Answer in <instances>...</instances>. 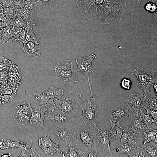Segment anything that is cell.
<instances>
[{"mask_svg":"<svg viewBox=\"0 0 157 157\" xmlns=\"http://www.w3.org/2000/svg\"><path fill=\"white\" fill-rule=\"evenodd\" d=\"M153 15L155 19L157 21V11L153 13Z\"/></svg>","mask_w":157,"mask_h":157,"instance_id":"cell-55","label":"cell"},{"mask_svg":"<svg viewBox=\"0 0 157 157\" xmlns=\"http://www.w3.org/2000/svg\"><path fill=\"white\" fill-rule=\"evenodd\" d=\"M18 142L20 144V147L24 148L29 154L30 157H43L38 152L33 144L24 142L20 141Z\"/></svg>","mask_w":157,"mask_h":157,"instance_id":"cell-26","label":"cell"},{"mask_svg":"<svg viewBox=\"0 0 157 157\" xmlns=\"http://www.w3.org/2000/svg\"><path fill=\"white\" fill-rule=\"evenodd\" d=\"M55 134L58 139L63 149L71 146H75L77 137L76 124L74 126L61 127H55L48 130Z\"/></svg>","mask_w":157,"mask_h":157,"instance_id":"cell-5","label":"cell"},{"mask_svg":"<svg viewBox=\"0 0 157 157\" xmlns=\"http://www.w3.org/2000/svg\"><path fill=\"white\" fill-rule=\"evenodd\" d=\"M9 149L5 144L3 139L0 140V150Z\"/></svg>","mask_w":157,"mask_h":157,"instance_id":"cell-49","label":"cell"},{"mask_svg":"<svg viewBox=\"0 0 157 157\" xmlns=\"http://www.w3.org/2000/svg\"><path fill=\"white\" fill-rule=\"evenodd\" d=\"M144 97L143 92L137 93H134L130 94L125 100L129 109L133 113L135 117L139 118L138 113L141 108V104Z\"/></svg>","mask_w":157,"mask_h":157,"instance_id":"cell-10","label":"cell"},{"mask_svg":"<svg viewBox=\"0 0 157 157\" xmlns=\"http://www.w3.org/2000/svg\"><path fill=\"white\" fill-rule=\"evenodd\" d=\"M78 12L88 20L99 24H108L120 21L127 0H75Z\"/></svg>","mask_w":157,"mask_h":157,"instance_id":"cell-1","label":"cell"},{"mask_svg":"<svg viewBox=\"0 0 157 157\" xmlns=\"http://www.w3.org/2000/svg\"><path fill=\"white\" fill-rule=\"evenodd\" d=\"M42 47L39 40L28 42L23 45V49L27 56L38 57L41 55Z\"/></svg>","mask_w":157,"mask_h":157,"instance_id":"cell-15","label":"cell"},{"mask_svg":"<svg viewBox=\"0 0 157 157\" xmlns=\"http://www.w3.org/2000/svg\"><path fill=\"white\" fill-rule=\"evenodd\" d=\"M48 109L41 105L33 109L29 124L40 126L43 128L45 131L46 129L44 125V122L46 116L45 113Z\"/></svg>","mask_w":157,"mask_h":157,"instance_id":"cell-11","label":"cell"},{"mask_svg":"<svg viewBox=\"0 0 157 157\" xmlns=\"http://www.w3.org/2000/svg\"><path fill=\"white\" fill-rule=\"evenodd\" d=\"M109 121L111 127L110 135V142L115 140H120L122 131L120 122Z\"/></svg>","mask_w":157,"mask_h":157,"instance_id":"cell-19","label":"cell"},{"mask_svg":"<svg viewBox=\"0 0 157 157\" xmlns=\"http://www.w3.org/2000/svg\"><path fill=\"white\" fill-rule=\"evenodd\" d=\"M129 157H145L143 150L140 145H135Z\"/></svg>","mask_w":157,"mask_h":157,"instance_id":"cell-35","label":"cell"},{"mask_svg":"<svg viewBox=\"0 0 157 157\" xmlns=\"http://www.w3.org/2000/svg\"><path fill=\"white\" fill-rule=\"evenodd\" d=\"M130 115L129 109L126 110L124 106H121L111 108L107 118L109 121L120 122Z\"/></svg>","mask_w":157,"mask_h":157,"instance_id":"cell-14","label":"cell"},{"mask_svg":"<svg viewBox=\"0 0 157 157\" xmlns=\"http://www.w3.org/2000/svg\"><path fill=\"white\" fill-rule=\"evenodd\" d=\"M128 117L131 122V126L130 128L134 133H138L141 131H143L146 130H150L149 128L141 121L139 117H133L130 115Z\"/></svg>","mask_w":157,"mask_h":157,"instance_id":"cell-18","label":"cell"},{"mask_svg":"<svg viewBox=\"0 0 157 157\" xmlns=\"http://www.w3.org/2000/svg\"><path fill=\"white\" fill-rule=\"evenodd\" d=\"M0 21L6 25L7 26H13V19L8 17L3 12L0 13Z\"/></svg>","mask_w":157,"mask_h":157,"instance_id":"cell-40","label":"cell"},{"mask_svg":"<svg viewBox=\"0 0 157 157\" xmlns=\"http://www.w3.org/2000/svg\"><path fill=\"white\" fill-rule=\"evenodd\" d=\"M34 98L39 102L41 106L49 108L55 105L53 100L50 98L44 92L36 95Z\"/></svg>","mask_w":157,"mask_h":157,"instance_id":"cell-23","label":"cell"},{"mask_svg":"<svg viewBox=\"0 0 157 157\" xmlns=\"http://www.w3.org/2000/svg\"><path fill=\"white\" fill-rule=\"evenodd\" d=\"M21 152L18 157H30L29 154L23 148H21Z\"/></svg>","mask_w":157,"mask_h":157,"instance_id":"cell-48","label":"cell"},{"mask_svg":"<svg viewBox=\"0 0 157 157\" xmlns=\"http://www.w3.org/2000/svg\"><path fill=\"white\" fill-rule=\"evenodd\" d=\"M3 8L0 5V13L3 12Z\"/></svg>","mask_w":157,"mask_h":157,"instance_id":"cell-57","label":"cell"},{"mask_svg":"<svg viewBox=\"0 0 157 157\" xmlns=\"http://www.w3.org/2000/svg\"><path fill=\"white\" fill-rule=\"evenodd\" d=\"M141 106L142 108L146 110L147 113L157 110V93L154 91H149L144 96Z\"/></svg>","mask_w":157,"mask_h":157,"instance_id":"cell-16","label":"cell"},{"mask_svg":"<svg viewBox=\"0 0 157 157\" xmlns=\"http://www.w3.org/2000/svg\"><path fill=\"white\" fill-rule=\"evenodd\" d=\"M17 90L9 86L7 84L6 81L3 87L2 90V95H16Z\"/></svg>","mask_w":157,"mask_h":157,"instance_id":"cell-38","label":"cell"},{"mask_svg":"<svg viewBox=\"0 0 157 157\" xmlns=\"http://www.w3.org/2000/svg\"><path fill=\"white\" fill-rule=\"evenodd\" d=\"M8 73L0 71V82L7 81L8 78Z\"/></svg>","mask_w":157,"mask_h":157,"instance_id":"cell-46","label":"cell"},{"mask_svg":"<svg viewBox=\"0 0 157 157\" xmlns=\"http://www.w3.org/2000/svg\"><path fill=\"white\" fill-rule=\"evenodd\" d=\"M137 1H141L142 0H137ZM147 0V1L148 2H149V0ZM153 0H152V2H153Z\"/></svg>","mask_w":157,"mask_h":157,"instance_id":"cell-58","label":"cell"},{"mask_svg":"<svg viewBox=\"0 0 157 157\" xmlns=\"http://www.w3.org/2000/svg\"><path fill=\"white\" fill-rule=\"evenodd\" d=\"M44 92L50 98L53 100L55 103L62 98L64 90L63 88H56L52 86Z\"/></svg>","mask_w":157,"mask_h":157,"instance_id":"cell-24","label":"cell"},{"mask_svg":"<svg viewBox=\"0 0 157 157\" xmlns=\"http://www.w3.org/2000/svg\"><path fill=\"white\" fill-rule=\"evenodd\" d=\"M3 104H4L3 103L0 97V106H1Z\"/></svg>","mask_w":157,"mask_h":157,"instance_id":"cell-56","label":"cell"},{"mask_svg":"<svg viewBox=\"0 0 157 157\" xmlns=\"http://www.w3.org/2000/svg\"><path fill=\"white\" fill-rule=\"evenodd\" d=\"M19 2V5L20 8H23L24 3L26 1L29 0H16Z\"/></svg>","mask_w":157,"mask_h":157,"instance_id":"cell-50","label":"cell"},{"mask_svg":"<svg viewBox=\"0 0 157 157\" xmlns=\"http://www.w3.org/2000/svg\"><path fill=\"white\" fill-rule=\"evenodd\" d=\"M8 26L2 28L0 31V42L3 45H6L15 41L13 36L12 27Z\"/></svg>","mask_w":157,"mask_h":157,"instance_id":"cell-17","label":"cell"},{"mask_svg":"<svg viewBox=\"0 0 157 157\" xmlns=\"http://www.w3.org/2000/svg\"><path fill=\"white\" fill-rule=\"evenodd\" d=\"M53 69L55 75L64 81L63 86L66 82L74 83L77 82L76 72L71 60H65L58 63L54 66Z\"/></svg>","mask_w":157,"mask_h":157,"instance_id":"cell-6","label":"cell"},{"mask_svg":"<svg viewBox=\"0 0 157 157\" xmlns=\"http://www.w3.org/2000/svg\"><path fill=\"white\" fill-rule=\"evenodd\" d=\"M144 109L141 108L140 110V115L139 117L141 121L146 125L150 130L154 129L151 127L152 123L156 122L154 119L150 115L145 114L144 112Z\"/></svg>","mask_w":157,"mask_h":157,"instance_id":"cell-29","label":"cell"},{"mask_svg":"<svg viewBox=\"0 0 157 157\" xmlns=\"http://www.w3.org/2000/svg\"><path fill=\"white\" fill-rule=\"evenodd\" d=\"M4 142L9 149H14L20 147V145L18 142H15L10 140L6 139Z\"/></svg>","mask_w":157,"mask_h":157,"instance_id":"cell-44","label":"cell"},{"mask_svg":"<svg viewBox=\"0 0 157 157\" xmlns=\"http://www.w3.org/2000/svg\"><path fill=\"white\" fill-rule=\"evenodd\" d=\"M77 130L76 147L85 152L88 157H97L99 143V129L96 124L80 126L76 124Z\"/></svg>","mask_w":157,"mask_h":157,"instance_id":"cell-2","label":"cell"},{"mask_svg":"<svg viewBox=\"0 0 157 157\" xmlns=\"http://www.w3.org/2000/svg\"><path fill=\"white\" fill-rule=\"evenodd\" d=\"M131 81L127 78H123L120 82V85L121 88L126 90H129L131 89Z\"/></svg>","mask_w":157,"mask_h":157,"instance_id":"cell-41","label":"cell"},{"mask_svg":"<svg viewBox=\"0 0 157 157\" xmlns=\"http://www.w3.org/2000/svg\"><path fill=\"white\" fill-rule=\"evenodd\" d=\"M128 133L127 142L130 143L133 147L135 145H140L139 143V138L137 133L133 132L130 128L128 129Z\"/></svg>","mask_w":157,"mask_h":157,"instance_id":"cell-31","label":"cell"},{"mask_svg":"<svg viewBox=\"0 0 157 157\" xmlns=\"http://www.w3.org/2000/svg\"><path fill=\"white\" fill-rule=\"evenodd\" d=\"M38 144L45 154L47 155L53 154L59 149L58 142L57 143H54L49 135L40 138L38 140Z\"/></svg>","mask_w":157,"mask_h":157,"instance_id":"cell-12","label":"cell"},{"mask_svg":"<svg viewBox=\"0 0 157 157\" xmlns=\"http://www.w3.org/2000/svg\"><path fill=\"white\" fill-rule=\"evenodd\" d=\"M6 26H7L6 24L0 21V31L2 28Z\"/></svg>","mask_w":157,"mask_h":157,"instance_id":"cell-53","label":"cell"},{"mask_svg":"<svg viewBox=\"0 0 157 157\" xmlns=\"http://www.w3.org/2000/svg\"><path fill=\"white\" fill-rule=\"evenodd\" d=\"M13 62L0 55V71L8 72L13 64Z\"/></svg>","mask_w":157,"mask_h":157,"instance_id":"cell-30","label":"cell"},{"mask_svg":"<svg viewBox=\"0 0 157 157\" xmlns=\"http://www.w3.org/2000/svg\"><path fill=\"white\" fill-rule=\"evenodd\" d=\"M133 149V147L129 142H126L124 143H119V147L115 150L116 152V156L123 154H126L129 156Z\"/></svg>","mask_w":157,"mask_h":157,"instance_id":"cell-27","label":"cell"},{"mask_svg":"<svg viewBox=\"0 0 157 157\" xmlns=\"http://www.w3.org/2000/svg\"><path fill=\"white\" fill-rule=\"evenodd\" d=\"M110 129L106 126H103L99 130V147L102 149V152H104L108 150L110 153V156L113 155L111 150V149L110 145Z\"/></svg>","mask_w":157,"mask_h":157,"instance_id":"cell-13","label":"cell"},{"mask_svg":"<svg viewBox=\"0 0 157 157\" xmlns=\"http://www.w3.org/2000/svg\"><path fill=\"white\" fill-rule=\"evenodd\" d=\"M46 113L47 115L45 119L55 127H64L68 123L74 121H71L68 116L57 107L52 109L48 108Z\"/></svg>","mask_w":157,"mask_h":157,"instance_id":"cell-9","label":"cell"},{"mask_svg":"<svg viewBox=\"0 0 157 157\" xmlns=\"http://www.w3.org/2000/svg\"><path fill=\"white\" fill-rule=\"evenodd\" d=\"M143 143L145 144L151 142L157 143V129L147 130L143 131Z\"/></svg>","mask_w":157,"mask_h":157,"instance_id":"cell-25","label":"cell"},{"mask_svg":"<svg viewBox=\"0 0 157 157\" xmlns=\"http://www.w3.org/2000/svg\"><path fill=\"white\" fill-rule=\"evenodd\" d=\"M80 107L82 115L80 124H96L99 112L96 106L92 103L90 98L86 97L81 100Z\"/></svg>","mask_w":157,"mask_h":157,"instance_id":"cell-7","label":"cell"},{"mask_svg":"<svg viewBox=\"0 0 157 157\" xmlns=\"http://www.w3.org/2000/svg\"><path fill=\"white\" fill-rule=\"evenodd\" d=\"M81 97V95L78 92L64 91L62 98L54 103L55 106L73 121L80 107Z\"/></svg>","mask_w":157,"mask_h":157,"instance_id":"cell-3","label":"cell"},{"mask_svg":"<svg viewBox=\"0 0 157 157\" xmlns=\"http://www.w3.org/2000/svg\"><path fill=\"white\" fill-rule=\"evenodd\" d=\"M17 16L21 17L29 24L32 25H36L33 18V13L24 8H18Z\"/></svg>","mask_w":157,"mask_h":157,"instance_id":"cell-21","label":"cell"},{"mask_svg":"<svg viewBox=\"0 0 157 157\" xmlns=\"http://www.w3.org/2000/svg\"><path fill=\"white\" fill-rule=\"evenodd\" d=\"M6 81L0 82V96L2 95V90L3 87Z\"/></svg>","mask_w":157,"mask_h":157,"instance_id":"cell-51","label":"cell"},{"mask_svg":"<svg viewBox=\"0 0 157 157\" xmlns=\"http://www.w3.org/2000/svg\"><path fill=\"white\" fill-rule=\"evenodd\" d=\"M154 88V91L155 93H157V82L154 83L153 85Z\"/></svg>","mask_w":157,"mask_h":157,"instance_id":"cell-54","label":"cell"},{"mask_svg":"<svg viewBox=\"0 0 157 157\" xmlns=\"http://www.w3.org/2000/svg\"><path fill=\"white\" fill-rule=\"evenodd\" d=\"M56 0H37L36 2L38 5H44L52 3Z\"/></svg>","mask_w":157,"mask_h":157,"instance_id":"cell-47","label":"cell"},{"mask_svg":"<svg viewBox=\"0 0 157 157\" xmlns=\"http://www.w3.org/2000/svg\"><path fill=\"white\" fill-rule=\"evenodd\" d=\"M60 153L64 157H84L87 155L74 146L69 147L62 150Z\"/></svg>","mask_w":157,"mask_h":157,"instance_id":"cell-20","label":"cell"},{"mask_svg":"<svg viewBox=\"0 0 157 157\" xmlns=\"http://www.w3.org/2000/svg\"><path fill=\"white\" fill-rule=\"evenodd\" d=\"M26 28V39L27 42L39 41L33 31L31 25L28 24Z\"/></svg>","mask_w":157,"mask_h":157,"instance_id":"cell-32","label":"cell"},{"mask_svg":"<svg viewBox=\"0 0 157 157\" xmlns=\"http://www.w3.org/2000/svg\"><path fill=\"white\" fill-rule=\"evenodd\" d=\"M145 157L157 156V143L155 142L149 145H144L142 148Z\"/></svg>","mask_w":157,"mask_h":157,"instance_id":"cell-28","label":"cell"},{"mask_svg":"<svg viewBox=\"0 0 157 157\" xmlns=\"http://www.w3.org/2000/svg\"><path fill=\"white\" fill-rule=\"evenodd\" d=\"M13 155L10 153L3 154H2L0 157H13Z\"/></svg>","mask_w":157,"mask_h":157,"instance_id":"cell-52","label":"cell"},{"mask_svg":"<svg viewBox=\"0 0 157 157\" xmlns=\"http://www.w3.org/2000/svg\"><path fill=\"white\" fill-rule=\"evenodd\" d=\"M38 6L35 0H29L24 3L23 8L33 13Z\"/></svg>","mask_w":157,"mask_h":157,"instance_id":"cell-36","label":"cell"},{"mask_svg":"<svg viewBox=\"0 0 157 157\" xmlns=\"http://www.w3.org/2000/svg\"><path fill=\"white\" fill-rule=\"evenodd\" d=\"M18 9L17 6L11 8H3V13L10 19H14L17 16Z\"/></svg>","mask_w":157,"mask_h":157,"instance_id":"cell-33","label":"cell"},{"mask_svg":"<svg viewBox=\"0 0 157 157\" xmlns=\"http://www.w3.org/2000/svg\"><path fill=\"white\" fill-rule=\"evenodd\" d=\"M15 96L16 95L2 94L0 97L3 103L4 104L12 101Z\"/></svg>","mask_w":157,"mask_h":157,"instance_id":"cell-45","label":"cell"},{"mask_svg":"<svg viewBox=\"0 0 157 157\" xmlns=\"http://www.w3.org/2000/svg\"><path fill=\"white\" fill-rule=\"evenodd\" d=\"M132 74L136 76V83L140 86V90L143 91L144 96L150 91L151 86L157 82V72L154 69L137 67Z\"/></svg>","mask_w":157,"mask_h":157,"instance_id":"cell-4","label":"cell"},{"mask_svg":"<svg viewBox=\"0 0 157 157\" xmlns=\"http://www.w3.org/2000/svg\"><path fill=\"white\" fill-rule=\"evenodd\" d=\"M26 28H22L20 33L16 41L22 44L23 45L25 44L27 42L26 39Z\"/></svg>","mask_w":157,"mask_h":157,"instance_id":"cell-43","label":"cell"},{"mask_svg":"<svg viewBox=\"0 0 157 157\" xmlns=\"http://www.w3.org/2000/svg\"><path fill=\"white\" fill-rule=\"evenodd\" d=\"M96 57L94 54H92L84 57L80 58L75 60L78 67L77 69L75 70L76 72H81L87 77L90 91V98L91 99H94L95 98L90 81L89 75L90 73H93L94 70L92 65V62Z\"/></svg>","mask_w":157,"mask_h":157,"instance_id":"cell-8","label":"cell"},{"mask_svg":"<svg viewBox=\"0 0 157 157\" xmlns=\"http://www.w3.org/2000/svg\"><path fill=\"white\" fill-rule=\"evenodd\" d=\"M16 109L17 113L26 114L30 117L33 110L29 100L20 101L17 104Z\"/></svg>","mask_w":157,"mask_h":157,"instance_id":"cell-22","label":"cell"},{"mask_svg":"<svg viewBox=\"0 0 157 157\" xmlns=\"http://www.w3.org/2000/svg\"><path fill=\"white\" fill-rule=\"evenodd\" d=\"M28 23L21 17L17 16L13 19V26L19 28H26Z\"/></svg>","mask_w":157,"mask_h":157,"instance_id":"cell-39","label":"cell"},{"mask_svg":"<svg viewBox=\"0 0 157 157\" xmlns=\"http://www.w3.org/2000/svg\"><path fill=\"white\" fill-rule=\"evenodd\" d=\"M145 10L149 12L154 13L157 11V5L156 3L153 2H148L144 5Z\"/></svg>","mask_w":157,"mask_h":157,"instance_id":"cell-42","label":"cell"},{"mask_svg":"<svg viewBox=\"0 0 157 157\" xmlns=\"http://www.w3.org/2000/svg\"><path fill=\"white\" fill-rule=\"evenodd\" d=\"M30 117L27 115L17 113L15 116L14 119L17 120L22 125L29 124Z\"/></svg>","mask_w":157,"mask_h":157,"instance_id":"cell-34","label":"cell"},{"mask_svg":"<svg viewBox=\"0 0 157 157\" xmlns=\"http://www.w3.org/2000/svg\"><path fill=\"white\" fill-rule=\"evenodd\" d=\"M19 3L16 0H0V5L3 8H11L17 6Z\"/></svg>","mask_w":157,"mask_h":157,"instance_id":"cell-37","label":"cell"}]
</instances>
